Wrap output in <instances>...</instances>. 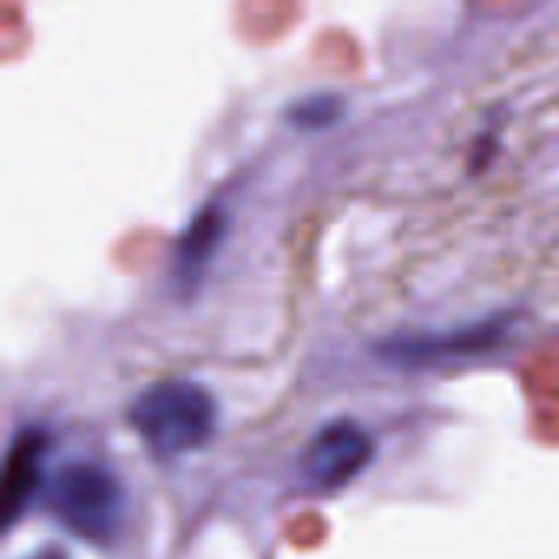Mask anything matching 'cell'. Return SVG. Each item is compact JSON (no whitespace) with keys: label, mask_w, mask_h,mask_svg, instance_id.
<instances>
[{"label":"cell","mask_w":559,"mask_h":559,"mask_svg":"<svg viewBox=\"0 0 559 559\" xmlns=\"http://www.w3.org/2000/svg\"><path fill=\"white\" fill-rule=\"evenodd\" d=\"M324 105L331 108V105H337V98L334 95H314V98H308V102H298L295 105V111H292V118L298 121V124H328L331 118H324L321 111H324Z\"/></svg>","instance_id":"6"},{"label":"cell","mask_w":559,"mask_h":559,"mask_svg":"<svg viewBox=\"0 0 559 559\" xmlns=\"http://www.w3.org/2000/svg\"><path fill=\"white\" fill-rule=\"evenodd\" d=\"M373 436L364 426L350 419L328 423L301 452V478L318 491H337L373 462Z\"/></svg>","instance_id":"3"},{"label":"cell","mask_w":559,"mask_h":559,"mask_svg":"<svg viewBox=\"0 0 559 559\" xmlns=\"http://www.w3.org/2000/svg\"><path fill=\"white\" fill-rule=\"evenodd\" d=\"M223 233H226V216L219 213V206H203L190 219V226H187V233H183V239L177 246V255H174L177 275L193 278L197 272H203L206 262L213 259L216 246L223 242Z\"/></svg>","instance_id":"5"},{"label":"cell","mask_w":559,"mask_h":559,"mask_svg":"<svg viewBox=\"0 0 559 559\" xmlns=\"http://www.w3.org/2000/svg\"><path fill=\"white\" fill-rule=\"evenodd\" d=\"M49 508L75 537L111 544L128 521V491L108 465L95 459H72L52 475Z\"/></svg>","instance_id":"2"},{"label":"cell","mask_w":559,"mask_h":559,"mask_svg":"<svg viewBox=\"0 0 559 559\" xmlns=\"http://www.w3.org/2000/svg\"><path fill=\"white\" fill-rule=\"evenodd\" d=\"M43 468V436L23 432L13 439L7 455V475H3V521L13 524L16 514L29 504Z\"/></svg>","instance_id":"4"},{"label":"cell","mask_w":559,"mask_h":559,"mask_svg":"<svg viewBox=\"0 0 559 559\" xmlns=\"http://www.w3.org/2000/svg\"><path fill=\"white\" fill-rule=\"evenodd\" d=\"M26 559H66V554H62L59 547H43L39 554H33V557Z\"/></svg>","instance_id":"7"},{"label":"cell","mask_w":559,"mask_h":559,"mask_svg":"<svg viewBox=\"0 0 559 559\" xmlns=\"http://www.w3.org/2000/svg\"><path fill=\"white\" fill-rule=\"evenodd\" d=\"M128 423L154 455L177 459L213 439L216 403L213 393L193 380H160L131 403Z\"/></svg>","instance_id":"1"}]
</instances>
